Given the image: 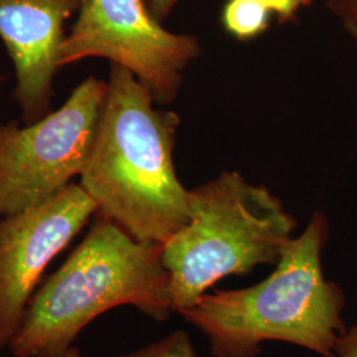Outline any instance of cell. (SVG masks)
<instances>
[{"label": "cell", "instance_id": "obj_1", "mask_svg": "<svg viewBox=\"0 0 357 357\" xmlns=\"http://www.w3.org/2000/svg\"><path fill=\"white\" fill-rule=\"evenodd\" d=\"M126 68L110 64L107 94L79 184L100 215L139 241L163 243L191 216V190L178 178L174 147L180 118L156 107Z\"/></svg>", "mask_w": 357, "mask_h": 357}, {"label": "cell", "instance_id": "obj_2", "mask_svg": "<svg viewBox=\"0 0 357 357\" xmlns=\"http://www.w3.org/2000/svg\"><path fill=\"white\" fill-rule=\"evenodd\" d=\"M330 224L317 211L293 237L274 271L253 286L205 293L180 315L204 333L213 357H258L265 342L333 357L344 333L343 289L324 275Z\"/></svg>", "mask_w": 357, "mask_h": 357}, {"label": "cell", "instance_id": "obj_3", "mask_svg": "<svg viewBox=\"0 0 357 357\" xmlns=\"http://www.w3.org/2000/svg\"><path fill=\"white\" fill-rule=\"evenodd\" d=\"M121 306L156 321L174 312L162 245L139 241L97 213L84 240L32 295L8 348L13 357H63L93 320Z\"/></svg>", "mask_w": 357, "mask_h": 357}, {"label": "cell", "instance_id": "obj_4", "mask_svg": "<svg viewBox=\"0 0 357 357\" xmlns=\"http://www.w3.org/2000/svg\"><path fill=\"white\" fill-rule=\"evenodd\" d=\"M295 228L275 195L236 171L191 190L188 224L162 245L174 312L193 306L227 277L275 266Z\"/></svg>", "mask_w": 357, "mask_h": 357}, {"label": "cell", "instance_id": "obj_5", "mask_svg": "<svg viewBox=\"0 0 357 357\" xmlns=\"http://www.w3.org/2000/svg\"><path fill=\"white\" fill-rule=\"evenodd\" d=\"M106 94L107 81L90 76L36 122L0 126V216L40 204L81 176Z\"/></svg>", "mask_w": 357, "mask_h": 357}, {"label": "cell", "instance_id": "obj_6", "mask_svg": "<svg viewBox=\"0 0 357 357\" xmlns=\"http://www.w3.org/2000/svg\"><path fill=\"white\" fill-rule=\"evenodd\" d=\"M200 53L197 38L166 29L144 0H84L63 43L60 66L106 59L130 70L158 105H168Z\"/></svg>", "mask_w": 357, "mask_h": 357}, {"label": "cell", "instance_id": "obj_7", "mask_svg": "<svg viewBox=\"0 0 357 357\" xmlns=\"http://www.w3.org/2000/svg\"><path fill=\"white\" fill-rule=\"evenodd\" d=\"M98 208L78 183L45 202L0 216V349L10 347L44 270Z\"/></svg>", "mask_w": 357, "mask_h": 357}, {"label": "cell", "instance_id": "obj_8", "mask_svg": "<svg viewBox=\"0 0 357 357\" xmlns=\"http://www.w3.org/2000/svg\"><path fill=\"white\" fill-rule=\"evenodd\" d=\"M84 0H0V38L13 60V98L24 123L51 112L65 24Z\"/></svg>", "mask_w": 357, "mask_h": 357}, {"label": "cell", "instance_id": "obj_9", "mask_svg": "<svg viewBox=\"0 0 357 357\" xmlns=\"http://www.w3.org/2000/svg\"><path fill=\"white\" fill-rule=\"evenodd\" d=\"M273 13L259 0H227L221 11V24L231 38L249 41L264 35Z\"/></svg>", "mask_w": 357, "mask_h": 357}, {"label": "cell", "instance_id": "obj_10", "mask_svg": "<svg viewBox=\"0 0 357 357\" xmlns=\"http://www.w3.org/2000/svg\"><path fill=\"white\" fill-rule=\"evenodd\" d=\"M119 357H197V354L190 333L178 330L159 342Z\"/></svg>", "mask_w": 357, "mask_h": 357}, {"label": "cell", "instance_id": "obj_11", "mask_svg": "<svg viewBox=\"0 0 357 357\" xmlns=\"http://www.w3.org/2000/svg\"><path fill=\"white\" fill-rule=\"evenodd\" d=\"M326 7L339 19L348 36L357 44V0H326Z\"/></svg>", "mask_w": 357, "mask_h": 357}, {"label": "cell", "instance_id": "obj_12", "mask_svg": "<svg viewBox=\"0 0 357 357\" xmlns=\"http://www.w3.org/2000/svg\"><path fill=\"white\" fill-rule=\"evenodd\" d=\"M270 13L278 17L281 24L295 22L301 11L312 4L314 0H259Z\"/></svg>", "mask_w": 357, "mask_h": 357}, {"label": "cell", "instance_id": "obj_13", "mask_svg": "<svg viewBox=\"0 0 357 357\" xmlns=\"http://www.w3.org/2000/svg\"><path fill=\"white\" fill-rule=\"evenodd\" d=\"M333 357H357V323L339 337Z\"/></svg>", "mask_w": 357, "mask_h": 357}, {"label": "cell", "instance_id": "obj_14", "mask_svg": "<svg viewBox=\"0 0 357 357\" xmlns=\"http://www.w3.org/2000/svg\"><path fill=\"white\" fill-rule=\"evenodd\" d=\"M180 0H144L149 11L162 24L169 17Z\"/></svg>", "mask_w": 357, "mask_h": 357}, {"label": "cell", "instance_id": "obj_15", "mask_svg": "<svg viewBox=\"0 0 357 357\" xmlns=\"http://www.w3.org/2000/svg\"><path fill=\"white\" fill-rule=\"evenodd\" d=\"M63 357H81V355H79V351L77 348L72 347L70 349L66 351V354Z\"/></svg>", "mask_w": 357, "mask_h": 357}, {"label": "cell", "instance_id": "obj_16", "mask_svg": "<svg viewBox=\"0 0 357 357\" xmlns=\"http://www.w3.org/2000/svg\"><path fill=\"white\" fill-rule=\"evenodd\" d=\"M3 79H4V76H1V75H0V84L3 82Z\"/></svg>", "mask_w": 357, "mask_h": 357}]
</instances>
